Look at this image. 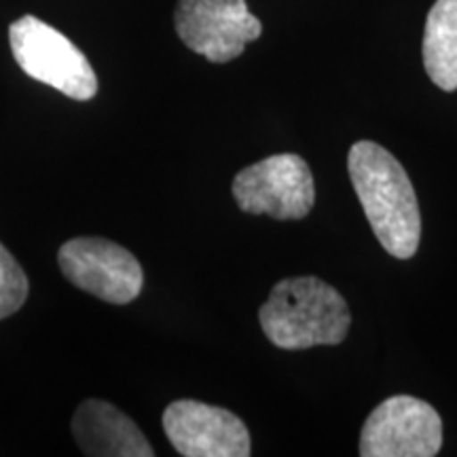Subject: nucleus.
I'll return each mask as SVG.
<instances>
[{"mask_svg":"<svg viewBox=\"0 0 457 457\" xmlns=\"http://www.w3.org/2000/svg\"><path fill=\"white\" fill-rule=\"evenodd\" d=\"M174 24L180 41L214 64L236 60L262 32L245 0H179Z\"/></svg>","mask_w":457,"mask_h":457,"instance_id":"6","label":"nucleus"},{"mask_svg":"<svg viewBox=\"0 0 457 457\" xmlns=\"http://www.w3.org/2000/svg\"><path fill=\"white\" fill-rule=\"evenodd\" d=\"M262 333L279 350L339 345L350 333V305L339 290L313 276L286 278L261 307Z\"/></svg>","mask_w":457,"mask_h":457,"instance_id":"2","label":"nucleus"},{"mask_svg":"<svg viewBox=\"0 0 457 457\" xmlns=\"http://www.w3.org/2000/svg\"><path fill=\"white\" fill-rule=\"evenodd\" d=\"M424 66L443 91L457 89V0H436L426 20Z\"/></svg>","mask_w":457,"mask_h":457,"instance_id":"10","label":"nucleus"},{"mask_svg":"<svg viewBox=\"0 0 457 457\" xmlns=\"http://www.w3.org/2000/svg\"><path fill=\"white\" fill-rule=\"evenodd\" d=\"M72 436L89 457H153L151 443L121 409L91 398L72 417Z\"/></svg>","mask_w":457,"mask_h":457,"instance_id":"9","label":"nucleus"},{"mask_svg":"<svg viewBox=\"0 0 457 457\" xmlns=\"http://www.w3.org/2000/svg\"><path fill=\"white\" fill-rule=\"evenodd\" d=\"M347 170L369 225L394 259L415 256L421 237V216L415 188L403 163L370 140L350 148Z\"/></svg>","mask_w":457,"mask_h":457,"instance_id":"1","label":"nucleus"},{"mask_svg":"<svg viewBox=\"0 0 457 457\" xmlns=\"http://www.w3.org/2000/svg\"><path fill=\"white\" fill-rule=\"evenodd\" d=\"M57 265L68 282L114 305L140 295L145 284L138 259L104 237H74L57 253Z\"/></svg>","mask_w":457,"mask_h":457,"instance_id":"7","label":"nucleus"},{"mask_svg":"<svg viewBox=\"0 0 457 457\" xmlns=\"http://www.w3.org/2000/svg\"><path fill=\"white\" fill-rule=\"evenodd\" d=\"M11 51L28 77L72 100H91L98 94V77L81 49L54 26L24 15L9 28Z\"/></svg>","mask_w":457,"mask_h":457,"instance_id":"3","label":"nucleus"},{"mask_svg":"<svg viewBox=\"0 0 457 457\" xmlns=\"http://www.w3.org/2000/svg\"><path fill=\"white\" fill-rule=\"evenodd\" d=\"M28 293H30V284H28L26 271L13 259V254L0 244V320L20 312L28 299Z\"/></svg>","mask_w":457,"mask_h":457,"instance_id":"11","label":"nucleus"},{"mask_svg":"<svg viewBox=\"0 0 457 457\" xmlns=\"http://www.w3.org/2000/svg\"><path fill=\"white\" fill-rule=\"evenodd\" d=\"M163 430L185 457H248L250 432L236 413L199 403L176 400L163 411Z\"/></svg>","mask_w":457,"mask_h":457,"instance_id":"8","label":"nucleus"},{"mask_svg":"<svg viewBox=\"0 0 457 457\" xmlns=\"http://www.w3.org/2000/svg\"><path fill=\"white\" fill-rule=\"evenodd\" d=\"M233 197L245 214L299 220L312 212L316 187L305 159L279 153L239 171L233 180Z\"/></svg>","mask_w":457,"mask_h":457,"instance_id":"4","label":"nucleus"},{"mask_svg":"<svg viewBox=\"0 0 457 457\" xmlns=\"http://www.w3.org/2000/svg\"><path fill=\"white\" fill-rule=\"evenodd\" d=\"M443 447V421L426 400L392 396L367 417L360 434L362 457H432Z\"/></svg>","mask_w":457,"mask_h":457,"instance_id":"5","label":"nucleus"}]
</instances>
